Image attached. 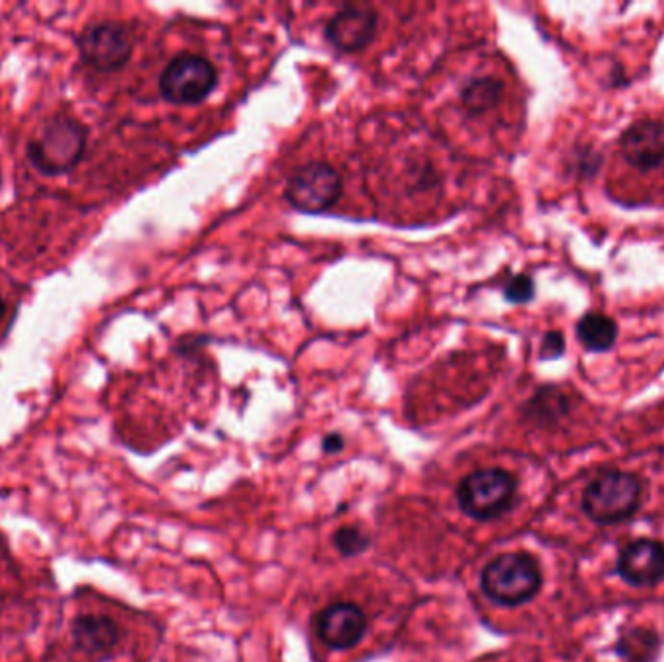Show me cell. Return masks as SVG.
I'll list each match as a JSON object with an SVG mask.
<instances>
[{
	"mask_svg": "<svg viewBox=\"0 0 664 662\" xmlns=\"http://www.w3.org/2000/svg\"><path fill=\"white\" fill-rule=\"evenodd\" d=\"M323 449L327 453H338L344 449V437L340 433H331L323 439Z\"/></svg>",
	"mask_w": 664,
	"mask_h": 662,
	"instance_id": "ac0fdd59",
	"label": "cell"
},
{
	"mask_svg": "<svg viewBox=\"0 0 664 662\" xmlns=\"http://www.w3.org/2000/svg\"><path fill=\"white\" fill-rule=\"evenodd\" d=\"M564 352L565 340L562 332H548V334L542 338V346H540V358H542V360H556V358H560Z\"/></svg>",
	"mask_w": 664,
	"mask_h": 662,
	"instance_id": "e0dca14e",
	"label": "cell"
},
{
	"mask_svg": "<svg viewBox=\"0 0 664 662\" xmlns=\"http://www.w3.org/2000/svg\"><path fill=\"white\" fill-rule=\"evenodd\" d=\"M2 315H4V301H2V296H0V319H2Z\"/></svg>",
	"mask_w": 664,
	"mask_h": 662,
	"instance_id": "d6986e66",
	"label": "cell"
},
{
	"mask_svg": "<svg viewBox=\"0 0 664 662\" xmlns=\"http://www.w3.org/2000/svg\"><path fill=\"white\" fill-rule=\"evenodd\" d=\"M620 150L624 160L635 169L647 171L664 162L663 121H637L620 138Z\"/></svg>",
	"mask_w": 664,
	"mask_h": 662,
	"instance_id": "8fae6325",
	"label": "cell"
},
{
	"mask_svg": "<svg viewBox=\"0 0 664 662\" xmlns=\"http://www.w3.org/2000/svg\"><path fill=\"white\" fill-rule=\"evenodd\" d=\"M86 150L84 129L68 117H55L47 121L41 133L28 146L30 162L47 175L70 171L80 162Z\"/></svg>",
	"mask_w": 664,
	"mask_h": 662,
	"instance_id": "7a4b0ae2",
	"label": "cell"
},
{
	"mask_svg": "<svg viewBox=\"0 0 664 662\" xmlns=\"http://www.w3.org/2000/svg\"><path fill=\"white\" fill-rule=\"evenodd\" d=\"M577 336L587 350L604 352L614 346L618 327L610 317L602 313H587L577 325Z\"/></svg>",
	"mask_w": 664,
	"mask_h": 662,
	"instance_id": "5bb4252c",
	"label": "cell"
},
{
	"mask_svg": "<svg viewBox=\"0 0 664 662\" xmlns=\"http://www.w3.org/2000/svg\"><path fill=\"white\" fill-rule=\"evenodd\" d=\"M216 86V68L200 55L175 57L160 76V92L164 100L175 105H197L206 100Z\"/></svg>",
	"mask_w": 664,
	"mask_h": 662,
	"instance_id": "5b68a950",
	"label": "cell"
},
{
	"mask_svg": "<svg viewBox=\"0 0 664 662\" xmlns=\"http://www.w3.org/2000/svg\"><path fill=\"white\" fill-rule=\"evenodd\" d=\"M377 22L379 16L369 4H348L327 22L325 37L332 47L356 53L373 41Z\"/></svg>",
	"mask_w": 664,
	"mask_h": 662,
	"instance_id": "ba28073f",
	"label": "cell"
},
{
	"mask_svg": "<svg viewBox=\"0 0 664 662\" xmlns=\"http://www.w3.org/2000/svg\"><path fill=\"white\" fill-rule=\"evenodd\" d=\"M366 626V614L352 602L331 604L317 618V633L321 641L338 651L358 645Z\"/></svg>",
	"mask_w": 664,
	"mask_h": 662,
	"instance_id": "30bf717a",
	"label": "cell"
},
{
	"mask_svg": "<svg viewBox=\"0 0 664 662\" xmlns=\"http://www.w3.org/2000/svg\"><path fill=\"white\" fill-rule=\"evenodd\" d=\"M620 575L639 587L655 585L664 577V546L655 540H637L620 552Z\"/></svg>",
	"mask_w": 664,
	"mask_h": 662,
	"instance_id": "7c38bea8",
	"label": "cell"
},
{
	"mask_svg": "<svg viewBox=\"0 0 664 662\" xmlns=\"http://www.w3.org/2000/svg\"><path fill=\"white\" fill-rule=\"evenodd\" d=\"M503 296L511 303H529L534 298V282H532L531 276H527V274L513 276L505 284Z\"/></svg>",
	"mask_w": 664,
	"mask_h": 662,
	"instance_id": "2e32d148",
	"label": "cell"
},
{
	"mask_svg": "<svg viewBox=\"0 0 664 662\" xmlns=\"http://www.w3.org/2000/svg\"><path fill=\"white\" fill-rule=\"evenodd\" d=\"M334 546L342 556H358L369 546V538L362 530L342 527L334 532Z\"/></svg>",
	"mask_w": 664,
	"mask_h": 662,
	"instance_id": "9a60e30c",
	"label": "cell"
},
{
	"mask_svg": "<svg viewBox=\"0 0 664 662\" xmlns=\"http://www.w3.org/2000/svg\"><path fill=\"white\" fill-rule=\"evenodd\" d=\"M540 569L529 554H501L482 571V591L501 606H519L540 589Z\"/></svg>",
	"mask_w": 664,
	"mask_h": 662,
	"instance_id": "6da1fadb",
	"label": "cell"
},
{
	"mask_svg": "<svg viewBox=\"0 0 664 662\" xmlns=\"http://www.w3.org/2000/svg\"><path fill=\"white\" fill-rule=\"evenodd\" d=\"M641 482L628 472H604L583 494V509L597 523H620L637 509Z\"/></svg>",
	"mask_w": 664,
	"mask_h": 662,
	"instance_id": "3957f363",
	"label": "cell"
},
{
	"mask_svg": "<svg viewBox=\"0 0 664 662\" xmlns=\"http://www.w3.org/2000/svg\"><path fill=\"white\" fill-rule=\"evenodd\" d=\"M0 181H2V177H0Z\"/></svg>",
	"mask_w": 664,
	"mask_h": 662,
	"instance_id": "ffe728a7",
	"label": "cell"
},
{
	"mask_svg": "<svg viewBox=\"0 0 664 662\" xmlns=\"http://www.w3.org/2000/svg\"><path fill=\"white\" fill-rule=\"evenodd\" d=\"M80 53L90 67L115 72L125 67L133 55V35L117 22H101L80 37Z\"/></svg>",
	"mask_w": 664,
	"mask_h": 662,
	"instance_id": "52a82bcc",
	"label": "cell"
},
{
	"mask_svg": "<svg viewBox=\"0 0 664 662\" xmlns=\"http://www.w3.org/2000/svg\"><path fill=\"white\" fill-rule=\"evenodd\" d=\"M342 195V177L327 164H307L288 179L284 197L299 212L321 214Z\"/></svg>",
	"mask_w": 664,
	"mask_h": 662,
	"instance_id": "8992f818",
	"label": "cell"
},
{
	"mask_svg": "<svg viewBox=\"0 0 664 662\" xmlns=\"http://www.w3.org/2000/svg\"><path fill=\"white\" fill-rule=\"evenodd\" d=\"M503 82L494 76H480L468 80L461 88L459 100L468 117H480L494 109L501 100Z\"/></svg>",
	"mask_w": 664,
	"mask_h": 662,
	"instance_id": "4fadbf2b",
	"label": "cell"
},
{
	"mask_svg": "<svg viewBox=\"0 0 664 662\" xmlns=\"http://www.w3.org/2000/svg\"><path fill=\"white\" fill-rule=\"evenodd\" d=\"M517 482L501 468H484L468 474L457 490L461 509L478 521L496 519L515 497Z\"/></svg>",
	"mask_w": 664,
	"mask_h": 662,
	"instance_id": "277c9868",
	"label": "cell"
},
{
	"mask_svg": "<svg viewBox=\"0 0 664 662\" xmlns=\"http://www.w3.org/2000/svg\"><path fill=\"white\" fill-rule=\"evenodd\" d=\"M70 637L76 653L94 661L111 657L117 651L123 633L111 616L88 612L76 616Z\"/></svg>",
	"mask_w": 664,
	"mask_h": 662,
	"instance_id": "9c48e42d",
	"label": "cell"
}]
</instances>
